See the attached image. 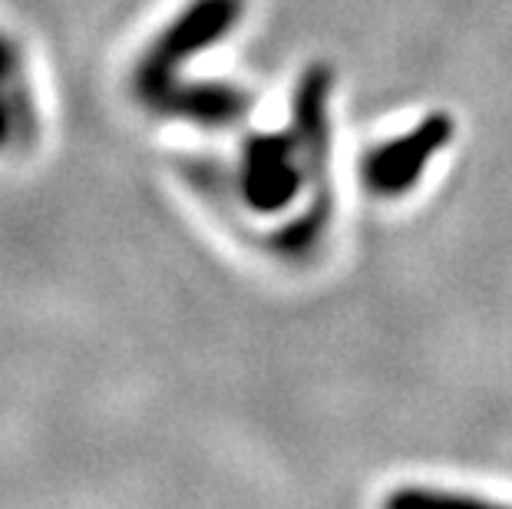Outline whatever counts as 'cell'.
Here are the masks:
<instances>
[{"instance_id":"obj_1","label":"cell","mask_w":512,"mask_h":509,"mask_svg":"<svg viewBox=\"0 0 512 509\" xmlns=\"http://www.w3.org/2000/svg\"><path fill=\"white\" fill-rule=\"evenodd\" d=\"M245 0H192L179 17H172L162 34L146 47L133 70V90L149 110L166 100L182 83V67L195 53L215 47L238 27Z\"/></svg>"},{"instance_id":"obj_2","label":"cell","mask_w":512,"mask_h":509,"mask_svg":"<svg viewBox=\"0 0 512 509\" xmlns=\"http://www.w3.org/2000/svg\"><path fill=\"white\" fill-rule=\"evenodd\" d=\"M456 123L450 113H427L397 139H384L361 159V182L370 196L400 199L417 186L430 159L453 143Z\"/></svg>"},{"instance_id":"obj_3","label":"cell","mask_w":512,"mask_h":509,"mask_svg":"<svg viewBox=\"0 0 512 509\" xmlns=\"http://www.w3.org/2000/svg\"><path fill=\"white\" fill-rule=\"evenodd\" d=\"M304 176H311V172L294 129L258 133L245 143L242 199L248 202V209L261 215L285 212L301 196Z\"/></svg>"},{"instance_id":"obj_4","label":"cell","mask_w":512,"mask_h":509,"mask_svg":"<svg viewBox=\"0 0 512 509\" xmlns=\"http://www.w3.org/2000/svg\"><path fill=\"white\" fill-rule=\"evenodd\" d=\"M328 103H331V70L328 67H308L304 77L298 80L291 103V129L301 143V153L308 159L311 179L324 189V169H328V149H331V119H328Z\"/></svg>"},{"instance_id":"obj_5","label":"cell","mask_w":512,"mask_h":509,"mask_svg":"<svg viewBox=\"0 0 512 509\" xmlns=\"http://www.w3.org/2000/svg\"><path fill=\"white\" fill-rule=\"evenodd\" d=\"M248 93L235 83H192L185 80L156 106L162 116H176L195 126H235L248 116Z\"/></svg>"},{"instance_id":"obj_6","label":"cell","mask_w":512,"mask_h":509,"mask_svg":"<svg viewBox=\"0 0 512 509\" xmlns=\"http://www.w3.org/2000/svg\"><path fill=\"white\" fill-rule=\"evenodd\" d=\"M380 509H512L509 503L486 500V496L440 490V486H397L384 496Z\"/></svg>"},{"instance_id":"obj_7","label":"cell","mask_w":512,"mask_h":509,"mask_svg":"<svg viewBox=\"0 0 512 509\" xmlns=\"http://www.w3.org/2000/svg\"><path fill=\"white\" fill-rule=\"evenodd\" d=\"M7 86H0V146H4L7 139H10V133H14V123H17V110H14V106L20 103L17 96L7 93Z\"/></svg>"},{"instance_id":"obj_8","label":"cell","mask_w":512,"mask_h":509,"mask_svg":"<svg viewBox=\"0 0 512 509\" xmlns=\"http://www.w3.org/2000/svg\"><path fill=\"white\" fill-rule=\"evenodd\" d=\"M17 73V53H14V43L7 37H0V86H7L14 80Z\"/></svg>"}]
</instances>
